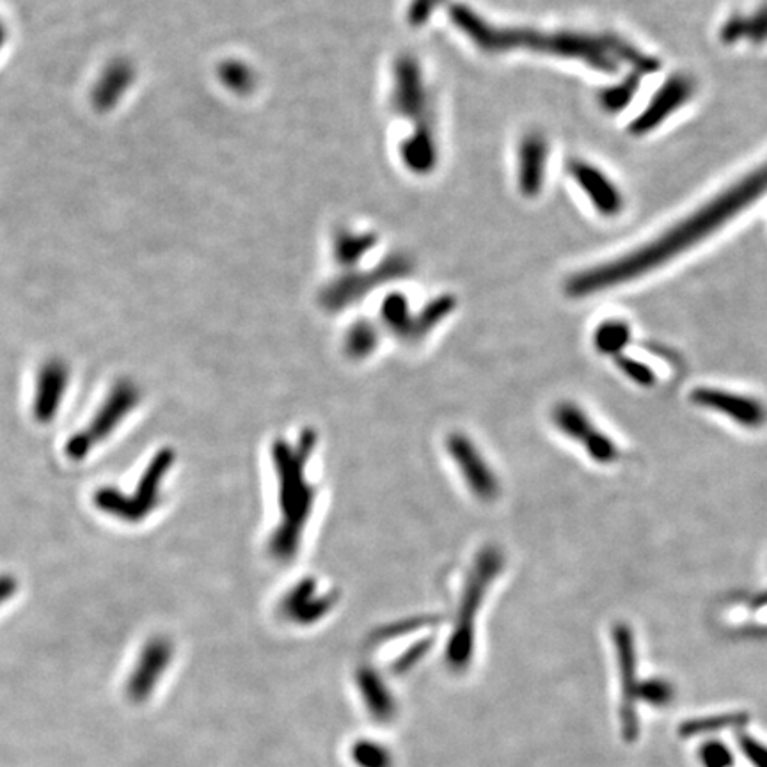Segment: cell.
<instances>
[{
  "instance_id": "obj_13",
  "label": "cell",
  "mask_w": 767,
  "mask_h": 767,
  "mask_svg": "<svg viewBox=\"0 0 767 767\" xmlns=\"http://www.w3.org/2000/svg\"><path fill=\"white\" fill-rule=\"evenodd\" d=\"M331 606L333 601L329 596L316 597V585L311 582L291 591L286 601H283L281 611L286 619L296 624H311L324 619L329 613Z\"/></svg>"
},
{
  "instance_id": "obj_1",
  "label": "cell",
  "mask_w": 767,
  "mask_h": 767,
  "mask_svg": "<svg viewBox=\"0 0 767 767\" xmlns=\"http://www.w3.org/2000/svg\"><path fill=\"white\" fill-rule=\"evenodd\" d=\"M764 194H767V163L755 167L746 177L734 181L718 196L707 201L706 205L687 215L686 219L642 248L572 277L567 286L568 293L572 297L591 296L658 271L715 235L721 226L729 225L730 220L748 211Z\"/></svg>"
},
{
  "instance_id": "obj_8",
  "label": "cell",
  "mask_w": 767,
  "mask_h": 767,
  "mask_svg": "<svg viewBox=\"0 0 767 767\" xmlns=\"http://www.w3.org/2000/svg\"><path fill=\"white\" fill-rule=\"evenodd\" d=\"M692 402L704 409L716 410L746 429H758L766 423V407L750 396L723 392L716 387H698L692 393Z\"/></svg>"
},
{
  "instance_id": "obj_11",
  "label": "cell",
  "mask_w": 767,
  "mask_h": 767,
  "mask_svg": "<svg viewBox=\"0 0 767 767\" xmlns=\"http://www.w3.org/2000/svg\"><path fill=\"white\" fill-rule=\"evenodd\" d=\"M135 81V67L129 59L110 61L95 82L91 100L96 110L109 112L120 104Z\"/></svg>"
},
{
  "instance_id": "obj_3",
  "label": "cell",
  "mask_w": 767,
  "mask_h": 767,
  "mask_svg": "<svg viewBox=\"0 0 767 767\" xmlns=\"http://www.w3.org/2000/svg\"><path fill=\"white\" fill-rule=\"evenodd\" d=\"M177 463V453L171 448H164L155 453L152 463L146 467L143 477L132 494H124L116 487H101L95 492L93 503L98 511L123 520L129 525H137L148 519L157 511L163 501L164 478L169 475Z\"/></svg>"
},
{
  "instance_id": "obj_17",
  "label": "cell",
  "mask_w": 767,
  "mask_h": 767,
  "mask_svg": "<svg viewBox=\"0 0 767 767\" xmlns=\"http://www.w3.org/2000/svg\"><path fill=\"white\" fill-rule=\"evenodd\" d=\"M631 339L630 325L619 320H610L597 327L594 334V345L597 350L606 356H622V350L627 347Z\"/></svg>"
},
{
  "instance_id": "obj_23",
  "label": "cell",
  "mask_w": 767,
  "mask_h": 767,
  "mask_svg": "<svg viewBox=\"0 0 767 767\" xmlns=\"http://www.w3.org/2000/svg\"><path fill=\"white\" fill-rule=\"evenodd\" d=\"M20 583L13 574H0V606L11 601L19 591Z\"/></svg>"
},
{
  "instance_id": "obj_7",
  "label": "cell",
  "mask_w": 767,
  "mask_h": 767,
  "mask_svg": "<svg viewBox=\"0 0 767 767\" xmlns=\"http://www.w3.org/2000/svg\"><path fill=\"white\" fill-rule=\"evenodd\" d=\"M553 423L563 435L582 444L587 450L588 457L597 464H611L619 458L615 441L596 429L587 412L574 404H560L553 410Z\"/></svg>"
},
{
  "instance_id": "obj_18",
  "label": "cell",
  "mask_w": 767,
  "mask_h": 767,
  "mask_svg": "<svg viewBox=\"0 0 767 767\" xmlns=\"http://www.w3.org/2000/svg\"><path fill=\"white\" fill-rule=\"evenodd\" d=\"M350 757L358 767H393L395 758L384 744L361 739L352 744Z\"/></svg>"
},
{
  "instance_id": "obj_22",
  "label": "cell",
  "mask_w": 767,
  "mask_h": 767,
  "mask_svg": "<svg viewBox=\"0 0 767 767\" xmlns=\"http://www.w3.org/2000/svg\"><path fill=\"white\" fill-rule=\"evenodd\" d=\"M739 746L753 767H767V746L748 734L739 735Z\"/></svg>"
},
{
  "instance_id": "obj_9",
  "label": "cell",
  "mask_w": 767,
  "mask_h": 767,
  "mask_svg": "<svg viewBox=\"0 0 767 767\" xmlns=\"http://www.w3.org/2000/svg\"><path fill=\"white\" fill-rule=\"evenodd\" d=\"M70 368L62 359H48L39 368L34 390L33 416L38 423H50L58 416L68 390Z\"/></svg>"
},
{
  "instance_id": "obj_10",
  "label": "cell",
  "mask_w": 767,
  "mask_h": 767,
  "mask_svg": "<svg viewBox=\"0 0 767 767\" xmlns=\"http://www.w3.org/2000/svg\"><path fill=\"white\" fill-rule=\"evenodd\" d=\"M448 450L453 460H457L460 467L458 471L467 486L471 487V491L480 496V500H494L498 492L496 477L478 450L471 443H467V439L458 435L450 439Z\"/></svg>"
},
{
  "instance_id": "obj_20",
  "label": "cell",
  "mask_w": 767,
  "mask_h": 767,
  "mask_svg": "<svg viewBox=\"0 0 767 767\" xmlns=\"http://www.w3.org/2000/svg\"><path fill=\"white\" fill-rule=\"evenodd\" d=\"M700 760L704 767H732L734 755L727 744L721 741H707L700 748Z\"/></svg>"
},
{
  "instance_id": "obj_12",
  "label": "cell",
  "mask_w": 767,
  "mask_h": 767,
  "mask_svg": "<svg viewBox=\"0 0 767 767\" xmlns=\"http://www.w3.org/2000/svg\"><path fill=\"white\" fill-rule=\"evenodd\" d=\"M358 687L368 715L379 723H387L396 716V700L387 690L381 675L372 668H361L358 672Z\"/></svg>"
},
{
  "instance_id": "obj_16",
  "label": "cell",
  "mask_w": 767,
  "mask_h": 767,
  "mask_svg": "<svg viewBox=\"0 0 767 767\" xmlns=\"http://www.w3.org/2000/svg\"><path fill=\"white\" fill-rule=\"evenodd\" d=\"M748 712L704 716V718H695V720L682 723L679 734L684 739L696 738V735L712 734V732H720L724 729H739V727L748 724Z\"/></svg>"
},
{
  "instance_id": "obj_14",
  "label": "cell",
  "mask_w": 767,
  "mask_h": 767,
  "mask_svg": "<svg viewBox=\"0 0 767 767\" xmlns=\"http://www.w3.org/2000/svg\"><path fill=\"white\" fill-rule=\"evenodd\" d=\"M690 95V86L686 82L672 81L670 84H664L658 96L652 98V104L647 107L644 116L634 121L633 129L639 134H644L647 130H652V127L661 123L667 116L672 115L673 110L681 107L686 101Z\"/></svg>"
},
{
  "instance_id": "obj_2",
  "label": "cell",
  "mask_w": 767,
  "mask_h": 767,
  "mask_svg": "<svg viewBox=\"0 0 767 767\" xmlns=\"http://www.w3.org/2000/svg\"><path fill=\"white\" fill-rule=\"evenodd\" d=\"M277 444L274 458L277 471V503L279 523L272 534V553L279 560H288L301 542L311 511L315 506V486L308 478V460L311 458V438L297 439L299 443Z\"/></svg>"
},
{
  "instance_id": "obj_15",
  "label": "cell",
  "mask_w": 767,
  "mask_h": 767,
  "mask_svg": "<svg viewBox=\"0 0 767 767\" xmlns=\"http://www.w3.org/2000/svg\"><path fill=\"white\" fill-rule=\"evenodd\" d=\"M576 177L583 189L587 191L588 196H590L591 203L602 214L616 215L622 211L624 201H622L620 192L616 191V187L610 183V180L604 175L591 169V167L582 166L576 169Z\"/></svg>"
},
{
  "instance_id": "obj_24",
  "label": "cell",
  "mask_w": 767,
  "mask_h": 767,
  "mask_svg": "<svg viewBox=\"0 0 767 767\" xmlns=\"http://www.w3.org/2000/svg\"><path fill=\"white\" fill-rule=\"evenodd\" d=\"M5 38H8V29H5V24L2 22V19H0V52H2V48H4Z\"/></svg>"
},
{
  "instance_id": "obj_21",
  "label": "cell",
  "mask_w": 767,
  "mask_h": 767,
  "mask_svg": "<svg viewBox=\"0 0 767 767\" xmlns=\"http://www.w3.org/2000/svg\"><path fill=\"white\" fill-rule=\"evenodd\" d=\"M615 359L620 372L630 376L631 381L636 382L638 386H652L656 375H654L652 370L647 364L636 361V359L627 358V356H616Z\"/></svg>"
},
{
  "instance_id": "obj_19",
  "label": "cell",
  "mask_w": 767,
  "mask_h": 767,
  "mask_svg": "<svg viewBox=\"0 0 767 767\" xmlns=\"http://www.w3.org/2000/svg\"><path fill=\"white\" fill-rule=\"evenodd\" d=\"M675 698V687L672 682L664 679H647L639 682L638 700L645 702L648 706L667 707Z\"/></svg>"
},
{
  "instance_id": "obj_5",
  "label": "cell",
  "mask_w": 767,
  "mask_h": 767,
  "mask_svg": "<svg viewBox=\"0 0 767 767\" xmlns=\"http://www.w3.org/2000/svg\"><path fill=\"white\" fill-rule=\"evenodd\" d=\"M172 659H175V644L171 639L163 634L149 638L141 648L134 670L127 681V687H124L127 698L135 706L146 704L166 675Z\"/></svg>"
},
{
  "instance_id": "obj_6",
  "label": "cell",
  "mask_w": 767,
  "mask_h": 767,
  "mask_svg": "<svg viewBox=\"0 0 767 767\" xmlns=\"http://www.w3.org/2000/svg\"><path fill=\"white\" fill-rule=\"evenodd\" d=\"M613 639H615L620 686H622V706H620L622 735L627 743H634L639 735V720L636 712L639 682L636 678V648H634V636L630 625L616 624Z\"/></svg>"
},
{
  "instance_id": "obj_4",
  "label": "cell",
  "mask_w": 767,
  "mask_h": 767,
  "mask_svg": "<svg viewBox=\"0 0 767 767\" xmlns=\"http://www.w3.org/2000/svg\"><path fill=\"white\" fill-rule=\"evenodd\" d=\"M139 402H141V390L137 384L130 379H120L87 427L68 439L64 455L72 463L84 460L98 444L104 443L120 427L121 421L137 407Z\"/></svg>"
}]
</instances>
